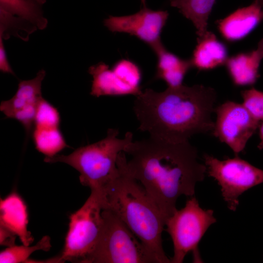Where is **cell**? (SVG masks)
<instances>
[{"label":"cell","mask_w":263,"mask_h":263,"mask_svg":"<svg viewBox=\"0 0 263 263\" xmlns=\"http://www.w3.org/2000/svg\"><path fill=\"white\" fill-rule=\"evenodd\" d=\"M16 235L0 225V244L1 245L10 247L15 245Z\"/></svg>","instance_id":"484cf974"},{"label":"cell","mask_w":263,"mask_h":263,"mask_svg":"<svg viewBox=\"0 0 263 263\" xmlns=\"http://www.w3.org/2000/svg\"><path fill=\"white\" fill-rule=\"evenodd\" d=\"M216 0H170V5L177 8L190 20L196 29L198 38L207 31L208 19Z\"/></svg>","instance_id":"d6986e66"},{"label":"cell","mask_w":263,"mask_h":263,"mask_svg":"<svg viewBox=\"0 0 263 263\" xmlns=\"http://www.w3.org/2000/svg\"><path fill=\"white\" fill-rule=\"evenodd\" d=\"M154 52L157 58L155 78L165 81L168 87L183 85L186 75L193 68L190 59L179 57L167 50L163 45Z\"/></svg>","instance_id":"e0dca14e"},{"label":"cell","mask_w":263,"mask_h":263,"mask_svg":"<svg viewBox=\"0 0 263 263\" xmlns=\"http://www.w3.org/2000/svg\"><path fill=\"white\" fill-rule=\"evenodd\" d=\"M88 72L93 78L90 94L101 96L138 95L142 92V72L133 61L123 58L111 68L101 62L91 66Z\"/></svg>","instance_id":"9c48e42d"},{"label":"cell","mask_w":263,"mask_h":263,"mask_svg":"<svg viewBox=\"0 0 263 263\" xmlns=\"http://www.w3.org/2000/svg\"><path fill=\"white\" fill-rule=\"evenodd\" d=\"M45 2L46 0H0V11L26 20L38 29L43 30L48 23L42 10Z\"/></svg>","instance_id":"ac0fdd59"},{"label":"cell","mask_w":263,"mask_h":263,"mask_svg":"<svg viewBox=\"0 0 263 263\" xmlns=\"http://www.w3.org/2000/svg\"><path fill=\"white\" fill-rule=\"evenodd\" d=\"M263 59V38L255 49L228 57L225 65L233 84L237 86L253 85L260 76L259 70Z\"/></svg>","instance_id":"9a60e30c"},{"label":"cell","mask_w":263,"mask_h":263,"mask_svg":"<svg viewBox=\"0 0 263 263\" xmlns=\"http://www.w3.org/2000/svg\"><path fill=\"white\" fill-rule=\"evenodd\" d=\"M104 201L101 194L91 191L82 206L70 217L62 252V263H83L94 249L100 234Z\"/></svg>","instance_id":"52a82bcc"},{"label":"cell","mask_w":263,"mask_h":263,"mask_svg":"<svg viewBox=\"0 0 263 263\" xmlns=\"http://www.w3.org/2000/svg\"><path fill=\"white\" fill-rule=\"evenodd\" d=\"M141 0V2L142 3H143V5H144V7H145L146 6V1L145 0Z\"/></svg>","instance_id":"83f0119b"},{"label":"cell","mask_w":263,"mask_h":263,"mask_svg":"<svg viewBox=\"0 0 263 263\" xmlns=\"http://www.w3.org/2000/svg\"><path fill=\"white\" fill-rule=\"evenodd\" d=\"M27 206L22 198L12 192L0 201V225L14 233L24 245H30L34 241L28 230Z\"/></svg>","instance_id":"5bb4252c"},{"label":"cell","mask_w":263,"mask_h":263,"mask_svg":"<svg viewBox=\"0 0 263 263\" xmlns=\"http://www.w3.org/2000/svg\"><path fill=\"white\" fill-rule=\"evenodd\" d=\"M37 27L31 22L0 11V36L7 39L11 36L27 41Z\"/></svg>","instance_id":"44dd1931"},{"label":"cell","mask_w":263,"mask_h":263,"mask_svg":"<svg viewBox=\"0 0 263 263\" xmlns=\"http://www.w3.org/2000/svg\"><path fill=\"white\" fill-rule=\"evenodd\" d=\"M259 128V137L260 142L258 145V148L261 150L263 149V120L260 123Z\"/></svg>","instance_id":"4316f807"},{"label":"cell","mask_w":263,"mask_h":263,"mask_svg":"<svg viewBox=\"0 0 263 263\" xmlns=\"http://www.w3.org/2000/svg\"><path fill=\"white\" fill-rule=\"evenodd\" d=\"M135 97L133 110L138 129L150 137L181 142L213 130L217 94L210 87L183 84L161 92L148 88Z\"/></svg>","instance_id":"7a4b0ae2"},{"label":"cell","mask_w":263,"mask_h":263,"mask_svg":"<svg viewBox=\"0 0 263 263\" xmlns=\"http://www.w3.org/2000/svg\"><path fill=\"white\" fill-rule=\"evenodd\" d=\"M60 116L57 109L43 97L36 112L34 125L39 128H59Z\"/></svg>","instance_id":"603a6c76"},{"label":"cell","mask_w":263,"mask_h":263,"mask_svg":"<svg viewBox=\"0 0 263 263\" xmlns=\"http://www.w3.org/2000/svg\"><path fill=\"white\" fill-rule=\"evenodd\" d=\"M51 247V239L48 236L43 237L35 245H16L7 247L0 253V263H26L29 257L37 250L47 251Z\"/></svg>","instance_id":"7402d4cb"},{"label":"cell","mask_w":263,"mask_h":263,"mask_svg":"<svg viewBox=\"0 0 263 263\" xmlns=\"http://www.w3.org/2000/svg\"><path fill=\"white\" fill-rule=\"evenodd\" d=\"M45 75V70H40L34 78L20 81L14 95L0 103L1 112L7 118L19 121L27 133L30 132L34 124L37 108L42 98L41 84Z\"/></svg>","instance_id":"7c38bea8"},{"label":"cell","mask_w":263,"mask_h":263,"mask_svg":"<svg viewBox=\"0 0 263 263\" xmlns=\"http://www.w3.org/2000/svg\"><path fill=\"white\" fill-rule=\"evenodd\" d=\"M98 240L83 263H157L126 225L112 210L102 211Z\"/></svg>","instance_id":"5b68a950"},{"label":"cell","mask_w":263,"mask_h":263,"mask_svg":"<svg viewBox=\"0 0 263 263\" xmlns=\"http://www.w3.org/2000/svg\"><path fill=\"white\" fill-rule=\"evenodd\" d=\"M243 104L257 120H263V92L254 88L241 92Z\"/></svg>","instance_id":"cb8c5ba5"},{"label":"cell","mask_w":263,"mask_h":263,"mask_svg":"<svg viewBox=\"0 0 263 263\" xmlns=\"http://www.w3.org/2000/svg\"><path fill=\"white\" fill-rule=\"evenodd\" d=\"M0 70L2 73L14 75V73L8 61L3 38L1 36H0Z\"/></svg>","instance_id":"d4e9b609"},{"label":"cell","mask_w":263,"mask_h":263,"mask_svg":"<svg viewBox=\"0 0 263 263\" xmlns=\"http://www.w3.org/2000/svg\"><path fill=\"white\" fill-rule=\"evenodd\" d=\"M118 175L102 196L104 207L112 210L126 225L155 259L157 263H170L162 244L166 219L142 185L124 168L120 152Z\"/></svg>","instance_id":"3957f363"},{"label":"cell","mask_w":263,"mask_h":263,"mask_svg":"<svg viewBox=\"0 0 263 263\" xmlns=\"http://www.w3.org/2000/svg\"><path fill=\"white\" fill-rule=\"evenodd\" d=\"M214 112L216 119L213 134L238 156L244 150L260 122L253 117L243 104L232 101H227L215 108Z\"/></svg>","instance_id":"30bf717a"},{"label":"cell","mask_w":263,"mask_h":263,"mask_svg":"<svg viewBox=\"0 0 263 263\" xmlns=\"http://www.w3.org/2000/svg\"><path fill=\"white\" fill-rule=\"evenodd\" d=\"M169 17L167 11L152 10L144 7L128 16L105 19L104 25L112 32L129 34L145 42L154 52L161 46V34Z\"/></svg>","instance_id":"8fae6325"},{"label":"cell","mask_w":263,"mask_h":263,"mask_svg":"<svg viewBox=\"0 0 263 263\" xmlns=\"http://www.w3.org/2000/svg\"><path fill=\"white\" fill-rule=\"evenodd\" d=\"M204 160L207 172L220 187L222 195L230 210H236L239 198L244 192L263 183V170L238 156L221 160L205 154Z\"/></svg>","instance_id":"ba28073f"},{"label":"cell","mask_w":263,"mask_h":263,"mask_svg":"<svg viewBox=\"0 0 263 263\" xmlns=\"http://www.w3.org/2000/svg\"><path fill=\"white\" fill-rule=\"evenodd\" d=\"M124 169L144 188L166 219L182 195L195 194L204 180L205 164L189 141L172 142L150 137L132 141L121 152Z\"/></svg>","instance_id":"6da1fadb"},{"label":"cell","mask_w":263,"mask_h":263,"mask_svg":"<svg viewBox=\"0 0 263 263\" xmlns=\"http://www.w3.org/2000/svg\"><path fill=\"white\" fill-rule=\"evenodd\" d=\"M116 129H109L106 136L95 143L80 147L72 153L45 157L47 163L67 164L80 174L79 181L91 191L101 195L118 175V156L133 141L132 132H127L123 138H119Z\"/></svg>","instance_id":"277c9868"},{"label":"cell","mask_w":263,"mask_h":263,"mask_svg":"<svg viewBox=\"0 0 263 263\" xmlns=\"http://www.w3.org/2000/svg\"><path fill=\"white\" fill-rule=\"evenodd\" d=\"M212 209L202 208L194 196L188 199L184 207L176 209L165 222L166 231L170 235L173 246L172 263H182L189 252L194 263H202L199 244L216 219Z\"/></svg>","instance_id":"8992f818"},{"label":"cell","mask_w":263,"mask_h":263,"mask_svg":"<svg viewBox=\"0 0 263 263\" xmlns=\"http://www.w3.org/2000/svg\"><path fill=\"white\" fill-rule=\"evenodd\" d=\"M263 20V0H254L248 6L237 9L217 21L221 36L228 42L241 40Z\"/></svg>","instance_id":"4fadbf2b"},{"label":"cell","mask_w":263,"mask_h":263,"mask_svg":"<svg viewBox=\"0 0 263 263\" xmlns=\"http://www.w3.org/2000/svg\"><path fill=\"white\" fill-rule=\"evenodd\" d=\"M228 58L226 46L213 33L207 31L202 37L197 38L190 59L193 68L207 71L225 65Z\"/></svg>","instance_id":"2e32d148"},{"label":"cell","mask_w":263,"mask_h":263,"mask_svg":"<svg viewBox=\"0 0 263 263\" xmlns=\"http://www.w3.org/2000/svg\"><path fill=\"white\" fill-rule=\"evenodd\" d=\"M32 137L36 149L47 157L56 156L69 147L59 128L35 127Z\"/></svg>","instance_id":"ffe728a7"}]
</instances>
